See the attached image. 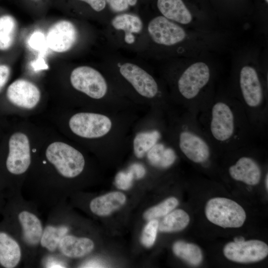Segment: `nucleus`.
Segmentation results:
<instances>
[{
	"instance_id": "obj_18",
	"label": "nucleus",
	"mask_w": 268,
	"mask_h": 268,
	"mask_svg": "<svg viewBox=\"0 0 268 268\" xmlns=\"http://www.w3.org/2000/svg\"><path fill=\"white\" fill-rule=\"evenodd\" d=\"M148 6L156 13L180 25L189 24L193 20L184 0H149Z\"/></svg>"
},
{
	"instance_id": "obj_17",
	"label": "nucleus",
	"mask_w": 268,
	"mask_h": 268,
	"mask_svg": "<svg viewBox=\"0 0 268 268\" xmlns=\"http://www.w3.org/2000/svg\"><path fill=\"white\" fill-rule=\"evenodd\" d=\"M6 96L13 105L30 109L34 108L39 103L41 92L37 86L31 81L19 79L8 86Z\"/></svg>"
},
{
	"instance_id": "obj_21",
	"label": "nucleus",
	"mask_w": 268,
	"mask_h": 268,
	"mask_svg": "<svg viewBox=\"0 0 268 268\" xmlns=\"http://www.w3.org/2000/svg\"><path fill=\"white\" fill-rule=\"evenodd\" d=\"M94 247V243L91 239L71 235H65L59 244L62 253L71 258H81L88 255L92 252Z\"/></svg>"
},
{
	"instance_id": "obj_6",
	"label": "nucleus",
	"mask_w": 268,
	"mask_h": 268,
	"mask_svg": "<svg viewBox=\"0 0 268 268\" xmlns=\"http://www.w3.org/2000/svg\"><path fill=\"white\" fill-rule=\"evenodd\" d=\"M107 47L134 52L140 56L147 44L144 20L139 13L128 12L113 14L103 25Z\"/></svg>"
},
{
	"instance_id": "obj_9",
	"label": "nucleus",
	"mask_w": 268,
	"mask_h": 268,
	"mask_svg": "<svg viewBox=\"0 0 268 268\" xmlns=\"http://www.w3.org/2000/svg\"><path fill=\"white\" fill-rule=\"evenodd\" d=\"M110 113L79 112L69 120L71 132L79 137L87 139H105L110 142L118 135L119 122Z\"/></svg>"
},
{
	"instance_id": "obj_4",
	"label": "nucleus",
	"mask_w": 268,
	"mask_h": 268,
	"mask_svg": "<svg viewBox=\"0 0 268 268\" xmlns=\"http://www.w3.org/2000/svg\"><path fill=\"white\" fill-rule=\"evenodd\" d=\"M165 79L170 88L169 96L173 104L197 115L213 94L208 87L212 79L209 67L198 62L179 70L169 68Z\"/></svg>"
},
{
	"instance_id": "obj_22",
	"label": "nucleus",
	"mask_w": 268,
	"mask_h": 268,
	"mask_svg": "<svg viewBox=\"0 0 268 268\" xmlns=\"http://www.w3.org/2000/svg\"><path fill=\"white\" fill-rule=\"evenodd\" d=\"M126 201L125 195L120 192H113L93 199L90 208L94 214L106 216L120 208Z\"/></svg>"
},
{
	"instance_id": "obj_31",
	"label": "nucleus",
	"mask_w": 268,
	"mask_h": 268,
	"mask_svg": "<svg viewBox=\"0 0 268 268\" xmlns=\"http://www.w3.org/2000/svg\"><path fill=\"white\" fill-rule=\"evenodd\" d=\"M159 222L156 219L150 220L144 227L141 237L142 245L149 248L153 245L158 230Z\"/></svg>"
},
{
	"instance_id": "obj_25",
	"label": "nucleus",
	"mask_w": 268,
	"mask_h": 268,
	"mask_svg": "<svg viewBox=\"0 0 268 268\" xmlns=\"http://www.w3.org/2000/svg\"><path fill=\"white\" fill-rule=\"evenodd\" d=\"M172 250L177 257L190 265L198 266L202 261L201 250L195 244L178 241L174 243Z\"/></svg>"
},
{
	"instance_id": "obj_3",
	"label": "nucleus",
	"mask_w": 268,
	"mask_h": 268,
	"mask_svg": "<svg viewBox=\"0 0 268 268\" xmlns=\"http://www.w3.org/2000/svg\"><path fill=\"white\" fill-rule=\"evenodd\" d=\"M166 134L176 151L195 164L207 168L217 153L196 114L173 105L164 114Z\"/></svg>"
},
{
	"instance_id": "obj_2",
	"label": "nucleus",
	"mask_w": 268,
	"mask_h": 268,
	"mask_svg": "<svg viewBox=\"0 0 268 268\" xmlns=\"http://www.w3.org/2000/svg\"><path fill=\"white\" fill-rule=\"evenodd\" d=\"M101 68L129 100L145 103L153 110L163 112L173 105L164 84L141 61L106 47Z\"/></svg>"
},
{
	"instance_id": "obj_29",
	"label": "nucleus",
	"mask_w": 268,
	"mask_h": 268,
	"mask_svg": "<svg viewBox=\"0 0 268 268\" xmlns=\"http://www.w3.org/2000/svg\"><path fill=\"white\" fill-rule=\"evenodd\" d=\"M68 228L65 226L60 227L47 226L41 238L40 242L42 247L49 251H55L59 246L61 239L66 235Z\"/></svg>"
},
{
	"instance_id": "obj_11",
	"label": "nucleus",
	"mask_w": 268,
	"mask_h": 268,
	"mask_svg": "<svg viewBox=\"0 0 268 268\" xmlns=\"http://www.w3.org/2000/svg\"><path fill=\"white\" fill-rule=\"evenodd\" d=\"M207 219L223 228H238L243 225L246 215L244 209L237 202L225 198L210 199L205 207Z\"/></svg>"
},
{
	"instance_id": "obj_13",
	"label": "nucleus",
	"mask_w": 268,
	"mask_h": 268,
	"mask_svg": "<svg viewBox=\"0 0 268 268\" xmlns=\"http://www.w3.org/2000/svg\"><path fill=\"white\" fill-rule=\"evenodd\" d=\"M80 32L76 25L68 20L54 23L49 29L46 41L54 52L65 53L71 50L79 42Z\"/></svg>"
},
{
	"instance_id": "obj_1",
	"label": "nucleus",
	"mask_w": 268,
	"mask_h": 268,
	"mask_svg": "<svg viewBox=\"0 0 268 268\" xmlns=\"http://www.w3.org/2000/svg\"><path fill=\"white\" fill-rule=\"evenodd\" d=\"M196 116L217 153H226L254 144L257 137L234 95L213 94Z\"/></svg>"
},
{
	"instance_id": "obj_14",
	"label": "nucleus",
	"mask_w": 268,
	"mask_h": 268,
	"mask_svg": "<svg viewBox=\"0 0 268 268\" xmlns=\"http://www.w3.org/2000/svg\"><path fill=\"white\" fill-rule=\"evenodd\" d=\"M250 145L238 149L240 154L229 166L228 172L232 179L248 185L255 186L258 184L262 179V169L256 158L250 154H247L248 148Z\"/></svg>"
},
{
	"instance_id": "obj_33",
	"label": "nucleus",
	"mask_w": 268,
	"mask_h": 268,
	"mask_svg": "<svg viewBox=\"0 0 268 268\" xmlns=\"http://www.w3.org/2000/svg\"><path fill=\"white\" fill-rule=\"evenodd\" d=\"M10 73V68L7 66L0 65V91L7 82Z\"/></svg>"
},
{
	"instance_id": "obj_10",
	"label": "nucleus",
	"mask_w": 268,
	"mask_h": 268,
	"mask_svg": "<svg viewBox=\"0 0 268 268\" xmlns=\"http://www.w3.org/2000/svg\"><path fill=\"white\" fill-rule=\"evenodd\" d=\"M48 160L63 176L72 178L79 175L85 166L82 154L77 149L60 141L50 144L46 151Z\"/></svg>"
},
{
	"instance_id": "obj_5",
	"label": "nucleus",
	"mask_w": 268,
	"mask_h": 268,
	"mask_svg": "<svg viewBox=\"0 0 268 268\" xmlns=\"http://www.w3.org/2000/svg\"><path fill=\"white\" fill-rule=\"evenodd\" d=\"M241 104L257 137L266 138L268 130V102L264 84L256 69L246 65L240 69L237 80Z\"/></svg>"
},
{
	"instance_id": "obj_8",
	"label": "nucleus",
	"mask_w": 268,
	"mask_h": 268,
	"mask_svg": "<svg viewBox=\"0 0 268 268\" xmlns=\"http://www.w3.org/2000/svg\"><path fill=\"white\" fill-rule=\"evenodd\" d=\"M69 79L75 90L90 98L104 102L109 107L130 103V100L119 91L101 68L99 69L87 65L77 66L71 70Z\"/></svg>"
},
{
	"instance_id": "obj_28",
	"label": "nucleus",
	"mask_w": 268,
	"mask_h": 268,
	"mask_svg": "<svg viewBox=\"0 0 268 268\" xmlns=\"http://www.w3.org/2000/svg\"><path fill=\"white\" fill-rule=\"evenodd\" d=\"M112 14L133 12L139 13L140 10L148 5L149 0H105Z\"/></svg>"
},
{
	"instance_id": "obj_12",
	"label": "nucleus",
	"mask_w": 268,
	"mask_h": 268,
	"mask_svg": "<svg viewBox=\"0 0 268 268\" xmlns=\"http://www.w3.org/2000/svg\"><path fill=\"white\" fill-rule=\"evenodd\" d=\"M223 254L228 260L240 263L256 262L268 255V246L258 240L230 242L223 249Z\"/></svg>"
},
{
	"instance_id": "obj_15",
	"label": "nucleus",
	"mask_w": 268,
	"mask_h": 268,
	"mask_svg": "<svg viewBox=\"0 0 268 268\" xmlns=\"http://www.w3.org/2000/svg\"><path fill=\"white\" fill-rule=\"evenodd\" d=\"M9 152L6 161L8 171L15 175L24 173L31 162L29 141L22 133H14L8 141Z\"/></svg>"
},
{
	"instance_id": "obj_37",
	"label": "nucleus",
	"mask_w": 268,
	"mask_h": 268,
	"mask_svg": "<svg viewBox=\"0 0 268 268\" xmlns=\"http://www.w3.org/2000/svg\"><path fill=\"white\" fill-rule=\"evenodd\" d=\"M264 1H265V3H266L267 4H268V0H264Z\"/></svg>"
},
{
	"instance_id": "obj_7",
	"label": "nucleus",
	"mask_w": 268,
	"mask_h": 268,
	"mask_svg": "<svg viewBox=\"0 0 268 268\" xmlns=\"http://www.w3.org/2000/svg\"><path fill=\"white\" fill-rule=\"evenodd\" d=\"M139 14L143 18L147 32V44L141 58H155L175 51L187 38V33L180 24L153 12L148 5Z\"/></svg>"
},
{
	"instance_id": "obj_32",
	"label": "nucleus",
	"mask_w": 268,
	"mask_h": 268,
	"mask_svg": "<svg viewBox=\"0 0 268 268\" xmlns=\"http://www.w3.org/2000/svg\"><path fill=\"white\" fill-rule=\"evenodd\" d=\"M133 179L134 176L130 171L120 172L115 177V184L118 189L127 190L132 186Z\"/></svg>"
},
{
	"instance_id": "obj_35",
	"label": "nucleus",
	"mask_w": 268,
	"mask_h": 268,
	"mask_svg": "<svg viewBox=\"0 0 268 268\" xmlns=\"http://www.w3.org/2000/svg\"><path fill=\"white\" fill-rule=\"evenodd\" d=\"M84 267H94V268H102L104 267L102 264L99 262H91L88 263L87 265L85 266Z\"/></svg>"
},
{
	"instance_id": "obj_26",
	"label": "nucleus",
	"mask_w": 268,
	"mask_h": 268,
	"mask_svg": "<svg viewBox=\"0 0 268 268\" xmlns=\"http://www.w3.org/2000/svg\"><path fill=\"white\" fill-rule=\"evenodd\" d=\"M190 220V216L186 211L176 209L166 215L159 223L158 230L163 232L179 231L188 226Z\"/></svg>"
},
{
	"instance_id": "obj_23",
	"label": "nucleus",
	"mask_w": 268,
	"mask_h": 268,
	"mask_svg": "<svg viewBox=\"0 0 268 268\" xmlns=\"http://www.w3.org/2000/svg\"><path fill=\"white\" fill-rule=\"evenodd\" d=\"M18 219L22 228L23 239L30 246H36L40 241L43 233L41 222L34 214L23 211L18 214Z\"/></svg>"
},
{
	"instance_id": "obj_30",
	"label": "nucleus",
	"mask_w": 268,
	"mask_h": 268,
	"mask_svg": "<svg viewBox=\"0 0 268 268\" xmlns=\"http://www.w3.org/2000/svg\"><path fill=\"white\" fill-rule=\"evenodd\" d=\"M179 204L175 197H170L160 203L154 206L143 213V217L147 220L165 216L173 210Z\"/></svg>"
},
{
	"instance_id": "obj_38",
	"label": "nucleus",
	"mask_w": 268,
	"mask_h": 268,
	"mask_svg": "<svg viewBox=\"0 0 268 268\" xmlns=\"http://www.w3.org/2000/svg\"><path fill=\"white\" fill-rule=\"evenodd\" d=\"M30 0L33 1H40L42 0Z\"/></svg>"
},
{
	"instance_id": "obj_34",
	"label": "nucleus",
	"mask_w": 268,
	"mask_h": 268,
	"mask_svg": "<svg viewBox=\"0 0 268 268\" xmlns=\"http://www.w3.org/2000/svg\"><path fill=\"white\" fill-rule=\"evenodd\" d=\"M129 171H130L134 178L136 179L142 178L145 174V169L144 167L140 164L134 163L132 164L129 168Z\"/></svg>"
},
{
	"instance_id": "obj_16",
	"label": "nucleus",
	"mask_w": 268,
	"mask_h": 268,
	"mask_svg": "<svg viewBox=\"0 0 268 268\" xmlns=\"http://www.w3.org/2000/svg\"><path fill=\"white\" fill-rule=\"evenodd\" d=\"M166 137L164 114L159 115L153 128L137 132L134 136L133 147L134 155L143 158L156 143Z\"/></svg>"
},
{
	"instance_id": "obj_20",
	"label": "nucleus",
	"mask_w": 268,
	"mask_h": 268,
	"mask_svg": "<svg viewBox=\"0 0 268 268\" xmlns=\"http://www.w3.org/2000/svg\"><path fill=\"white\" fill-rule=\"evenodd\" d=\"M147 159L153 166L166 169L171 167L177 159V151L167 139L156 143L146 154Z\"/></svg>"
},
{
	"instance_id": "obj_36",
	"label": "nucleus",
	"mask_w": 268,
	"mask_h": 268,
	"mask_svg": "<svg viewBox=\"0 0 268 268\" xmlns=\"http://www.w3.org/2000/svg\"><path fill=\"white\" fill-rule=\"evenodd\" d=\"M265 184L266 189L268 190V173H267L265 175Z\"/></svg>"
},
{
	"instance_id": "obj_27",
	"label": "nucleus",
	"mask_w": 268,
	"mask_h": 268,
	"mask_svg": "<svg viewBox=\"0 0 268 268\" xmlns=\"http://www.w3.org/2000/svg\"><path fill=\"white\" fill-rule=\"evenodd\" d=\"M16 28V21L13 17L9 15L0 17V50H7L12 45Z\"/></svg>"
},
{
	"instance_id": "obj_19",
	"label": "nucleus",
	"mask_w": 268,
	"mask_h": 268,
	"mask_svg": "<svg viewBox=\"0 0 268 268\" xmlns=\"http://www.w3.org/2000/svg\"><path fill=\"white\" fill-rule=\"evenodd\" d=\"M68 7L77 15L92 17L106 24L112 14L105 0H67Z\"/></svg>"
},
{
	"instance_id": "obj_24",
	"label": "nucleus",
	"mask_w": 268,
	"mask_h": 268,
	"mask_svg": "<svg viewBox=\"0 0 268 268\" xmlns=\"http://www.w3.org/2000/svg\"><path fill=\"white\" fill-rule=\"evenodd\" d=\"M21 255L16 241L7 234L0 232V264L6 268H14L19 263Z\"/></svg>"
}]
</instances>
